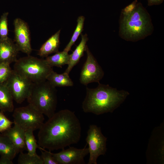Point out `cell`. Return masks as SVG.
Listing matches in <instances>:
<instances>
[{"instance_id":"6da1fadb","label":"cell","mask_w":164,"mask_h":164,"mask_svg":"<svg viewBox=\"0 0 164 164\" xmlns=\"http://www.w3.org/2000/svg\"><path fill=\"white\" fill-rule=\"evenodd\" d=\"M80 121L74 112L68 109L55 112L39 129L38 144L50 151L64 149L77 143L81 136Z\"/></svg>"},{"instance_id":"7a4b0ae2","label":"cell","mask_w":164,"mask_h":164,"mask_svg":"<svg viewBox=\"0 0 164 164\" xmlns=\"http://www.w3.org/2000/svg\"><path fill=\"white\" fill-rule=\"evenodd\" d=\"M95 88H86V95L82 103L83 111L100 115L112 112L129 94L127 91L98 83Z\"/></svg>"},{"instance_id":"3957f363","label":"cell","mask_w":164,"mask_h":164,"mask_svg":"<svg viewBox=\"0 0 164 164\" xmlns=\"http://www.w3.org/2000/svg\"><path fill=\"white\" fill-rule=\"evenodd\" d=\"M119 36L122 39L135 42L151 35L154 27L151 17L142 3L138 2L134 11L128 15H120Z\"/></svg>"},{"instance_id":"277c9868","label":"cell","mask_w":164,"mask_h":164,"mask_svg":"<svg viewBox=\"0 0 164 164\" xmlns=\"http://www.w3.org/2000/svg\"><path fill=\"white\" fill-rule=\"evenodd\" d=\"M27 99L29 104L48 118L55 113L57 104V90L47 80L33 83Z\"/></svg>"},{"instance_id":"5b68a950","label":"cell","mask_w":164,"mask_h":164,"mask_svg":"<svg viewBox=\"0 0 164 164\" xmlns=\"http://www.w3.org/2000/svg\"><path fill=\"white\" fill-rule=\"evenodd\" d=\"M13 70L33 83L46 80L53 70L45 59L30 55L17 59L15 62Z\"/></svg>"},{"instance_id":"8992f818","label":"cell","mask_w":164,"mask_h":164,"mask_svg":"<svg viewBox=\"0 0 164 164\" xmlns=\"http://www.w3.org/2000/svg\"><path fill=\"white\" fill-rule=\"evenodd\" d=\"M13 111L14 124L25 132L39 129L44 123L43 114L29 104L17 108Z\"/></svg>"},{"instance_id":"52a82bcc","label":"cell","mask_w":164,"mask_h":164,"mask_svg":"<svg viewBox=\"0 0 164 164\" xmlns=\"http://www.w3.org/2000/svg\"><path fill=\"white\" fill-rule=\"evenodd\" d=\"M107 140L100 128L94 125H90L86 138L90 154L88 164H97L98 157L105 153Z\"/></svg>"},{"instance_id":"ba28073f","label":"cell","mask_w":164,"mask_h":164,"mask_svg":"<svg viewBox=\"0 0 164 164\" xmlns=\"http://www.w3.org/2000/svg\"><path fill=\"white\" fill-rule=\"evenodd\" d=\"M4 83L10 91L14 100L20 104L28 97L33 83L13 70Z\"/></svg>"},{"instance_id":"9c48e42d","label":"cell","mask_w":164,"mask_h":164,"mask_svg":"<svg viewBox=\"0 0 164 164\" xmlns=\"http://www.w3.org/2000/svg\"><path fill=\"white\" fill-rule=\"evenodd\" d=\"M85 51L87 59L82 68L79 80L82 84L87 86L92 82L99 83L104 73L87 46Z\"/></svg>"},{"instance_id":"30bf717a","label":"cell","mask_w":164,"mask_h":164,"mask_svg":"<svg viewBox=\"0 0 164 164\" xmlns=\"http://www.w3.org/2000/svg\"><path fill=\"white\" fill-rule=\"evenodd\" d=\"M15 38L14 41L19 51L28 55L32 51L31 44V36L29 28L27 23L19 18L14 21Z\"/></svg>"},{"instance_id":"8fae6325","label":"cell","mask_w":164,"mask_h":164,"mask_svg":"<svg viewBox=\"0 0 164 164\" xmlns=\"http://www.w3.org/2000/svg\"><path fill=\"white\" fill-rule=\"evenodd\" d=\"M62 150L58 153H52L58 164H85L84 158L89 154L88 149L86 145L81 149L70 147Z\"/></svg>"},{"instance_id":"7c38bea8","label":"cell","mask_w":164,"mask_h":164,"mask_svg":"<svg viewBox=\"0 0 164 164\" xmlns=\"http://www.w3.org/2000/svg\"><path fill=\"white\" fill-rule=\"evenodd\" d=\"M19 51L16 44L9 37L5 39H0V63L10 64L15 62Z\"/></svg>"},{"instance_id":"4fadbf2b","label":"cell","mask_w":164,"mask_h":164,"mask_svg":"<svg viewBox=\"0 0 164 164\" xmlns=\"http://www.w3.org/2000/svg\"><path fill=\"white\" fill-rule=\"evenodd\" d=\"M25 132L18 126L14 125L8 130L2 133L7 136L14 145L17 154L26 150L25 143Z\"/></svg>"},{"instance_id":"5bb4252c","label":"cell","mask_w":164,"mask_h":164,"mask_svg":"<svg viewBox=\"0 0 164 164\" xmlns=\"http://www.w3.org/2000/svg\"><path fill=\"white\" fill-rule=\"evenodd\" d=\"M60 32L59 30L42 45L38 51V54L39 56L46 57L50 54L59 51Z\"/></svg>"},{"instance_id":"9a60e30c","label":"cell","mask_w":164,"mask_h":164,"mask_svg":"<svg viewBox=\"0 0 164 164\" xmlns=\"http://www.w3.org/2000/svg\"><path fill=\"white\" fill-rule=\"evenodd\" d=\"M81 40L72 53L70 54V59L68 67L64 72L69 74L73 67L79 62L80 58L83 56L88 40L87 35H81Z\"/></svg>"},{"instance_id":"2e32d148","label":"cell","mask_w":164,"mask_h":164,"mask_svg":"<svg viewBox=\"0 0 164 164\" xmlns=\"http://www.w3.org/2000/svg\"><path fill=\"white\" fill-rule=\"evenodd\" d=\"M13 99L5 84L0 83V111L12 112L14 110Z\"/></svg>"},{"instance_id":"e0dca14e","label":"cell","mask_w":164,"mask_h":164,"mask_svg":"<svg viewBox=\"0 0 164 164\" xmlns=\"http://www.w3.org/2000/svg\"><path fill=\"white\" fill-rule=\"evenodd\" d=\"M46 80L53 87H72L73 83L69 74L64 72L59 74L53 70L48 76Z\"/></svg>"},{"instance_id":"ac0fdd59","label":"cell","mask_w":164,"mask_h":164,"mask_svg":"<svg viewBox=\"0 0 164 164\" xmlns=\"http://www.w3.org/2000/svg\"><path fill=\"white\" fill-rule=\"evenodd\" d=\"M17 154L14 145L6 136L0 133V155L12 160Z\"/></svg>"},{"instance_id":"d6986e66","label":"cell","mask_w":164,"mask_h":164,"mask_svg":"<svg viewBox=\"0 0 164 164\" xmlns=\"http://www.w3.org/2000/svg\"><path fill=\"white\" fill-rule=\"evenodd\" d=\"M45 59L47 64L51 67H56L62 68V66L69 63L70 55L64 51L58 52L53 55L47 56Z\"/></svg>"},{"instance_id":"ffe728a7","label":"cell","mask_w":164,"mask_h":164,"mask_svg":"<svg viewBox=\"0 0 164 164\" xmlns=\"http://www.w3.org/2000/svg\"><path fill=\"white\" fill-rule=\"evenodd\" d=\"M84 20L85 17L83 16H80L78 17L76 29L70 41L64 49L63 51L68 53L70 50L72 46L74 44L83 31Z\"/></svg>"},{"instance_id":"44dd1931","label":"cell","mask_w":164,"mask_h":164,"mask_svg":"<svg viewBox=\"0 0 164 164\" xmlns=\"http://www.w3.org/2000/svg\"><path fill=\"white\" fill-rule=\"evenodd\" d=\"M33 131L28 130L25 132V143L28 153L30 155L36 154V149L39 146L33 134Z\"/></svg>"},{"instance_id":"7402d4cb","label":"cell","mask_w":164,"mask_h":164,"mask_svg":"<svg viewBox=\"0 0 164 164\" xmlns=\"http://www.w3.org/2000/svg\"><path fill=\"white\" fill-rule=\"evenodd\" d=\"M18 163L19 164H43L41 157L36 153L31 155L23 152H20Z\"/></svg>"},{"instance_id":"603a6c76","label":"cell","mask_w":164,"mask_h":164,"mask_svg":"<svg viewBox=\"0 0 164 164\" xmlns=\"http://www.w3.org/2000/svg\"><path fill=\"white\" fill-rule=\"evenodd\" d=\"M8 12L3 13L0 18V39H4L8 37Z\"/></svg>"},{"instance_id":"cb8c5ba5","label":"cell","mask_w":164,"mask_h":164,"mask_svg":"<svg viewBox=\"0 0 164 164\" xmlns=\"http://www.w3.org/2000/svg\"><path fill=\"white\" fill-rule=\"evenodd\" d=\"M10 65L6 63H0V83L5 82L11 74L13 70Z\"/></svg>"},{"instance_id":"d4e9b609","label":"cell","mask_w":164,"mask_h":164,"mask_svg":"<svg viewBox=\"0 0 164 164\" xmlns=\"http://www.w3.org/2000/svg\"><path fill=\"white\" fill-rule=\"evenodd\" d=\"M38 148L41 152V157L43 164H58L50 151H47L39 146Z\"/></svg>"},{"instance_id":"484cf974","label":"cell","mask_w":164,"mask_h":164,"mask_svg":"<svg viewBox=\"0 0 164 164\" xmlns=\"http://www.w3.org/2000/svg\"><path fill=\"white\" fill-rule=\"evenodd\" d=\"M4 112L0 111V133H2L12 127L13 124L5 115Z\"/></svg>"},{"instance_id":"4316f807","label":"cell","mask_w":164,"mask_h":164,"mask_svg":"<svg viewBox=\"0 0 164 164\" xmlns=\"http://www.w3.org/2000/svg\"><path fill=\"white\" fill-rule=\"evenodd\" d=\"M138 2L137 0H135L122 9L121 14L123 15H128L131 14L135 10Z\"/></svg>"},{"instance_id":"83f0119b","label":"cell","mask_w":164,"mask_h":164,"mask_svg":"<svg viewBox=\"0 0 164 164\" xmlns=\"http://www.w3.org/2000/svg\"><path fill=\"white\" fill-rule=\"evenodd\" d=\"M12 161V160L6 156H1L0 164H13Z\"/></svg>"},{"instance_id":"f1b7e54d","label":"cell","mask_w":164,"mask_h":164,"mask_svg":"<svg viewBox=\"0 0 164 164\" xmlns=\"http://www.w3.org/2000/svg\"><path fill=\"white\" fill-rule=\"evenodd\" d=\"M148 5L152 6L153 5H158L161 4L164 0H147Z\"/></svg>"}]
</instances>
